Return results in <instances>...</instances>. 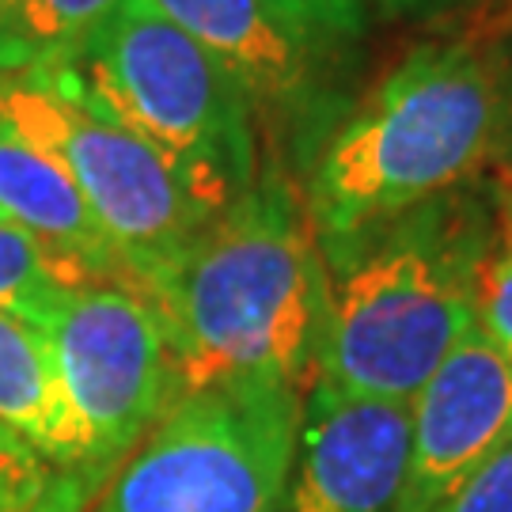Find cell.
Here are the masks:
<instances>
[{"mask_svg":"<svg viewBox=\"0 0 512 512\" xmlns=\"http://www.w3.org/2000/svg\"><path fill=\"white\" fill-rule=\"evenodd\" d=\"M296 27L323 42H353L365 35L372 0H274Z\"/></svg>","mask_w":512,"mask_h":512,"instance_id":"e0dca14e","label":"cell"},{"mask_svg":"<svg viewBox=\"0 0 512 512\" xmlns=\"http://www.w3.org/2000/svg\"><path fill=\"white\" fill-rule=\"evenodd\" d=\"M0 224H8V220H4V217H0Z\"/></svg>","mask_w":512,"mask_h":512,"instance_id":"44dd1931","label":"cell"},{"mask_svg":"<svg viewBox=\"0 0 512 512\" xmlns=\"http://www.w3.org/2000/svg\"><path fill=\"white\" fill-rule=\"evenodd\" d=\"M54 482V467L0 425V512H46Z\"/></svg>","mask_w":512,"mask_h":512,"instance_id":"2e32d148","label":"cell"},{"mask_svg":"<svg viewBox=\"0 0 512 512\" xmlns=\"http://www.w3.org/2000/svg\"><path fill=\"white\" fill-rule=\"evenodd\" d=\"M0 114L50 152L103 228L129 289H145L205 228L179 175L129 129L38 76H0Z\"/></svg>","mask_w":512,"mask_h":512,"instance_id":"52a82bcc","label":"cell"},{"mask_svg":"<svg viewBox=\"0 0 512 512\" xmlns=\"http://www.w3.org/2000/svg\"><path fill=\"white\" fill-rule=\"evenodd\" d=\"M175 27L239 84L255 114H304L323 84L330 42L308 35L274 0H156Z\"/></svg>","mask_w":512,"mask_h":512,"instance_id":"30bf717a","label":"cell"},{"mask_svg":"<svg viewBox=\"0 0 512 512\" xmlns=\"http://www.w3.org/2000/svg\"><path fill=\"white\" fill-rule=\"evenodd\" d=\"M501 69L471 42H425L327 133L304 213L319 255L467 186L497 152Z\"/></svg>","mask_w":512,"mask_h":512,"instance_id":"3957f363","label":"cell"},{"mask_svg":"<svg viewBox=\"0 0 512 512\" xmlns=\"http://www.w3.org/2000/svg\"><path fill=\"white\" fill-rule=\"evenodd\" d=\"M497 148H501V156H505V164H509V171H512V54H509L505 73H501V126H497ZM505 202H512V194Z\"/></svg>","mask_w":512,"mask_h":512,"instance_id":"ffe728a7","label":"cell"},{"mask_svg":"<svg viewBox=\"0 0 512 512\" xmlns=\"http://www.w3.org/2000/svg\"><path fill=\"white\" fill-rule=\"evenodd\" d=\"M0 4H4V0H0Z\"/></svg>","mask_w":512,"mask_h":512,"instance_id":"7402d4cb","label":"cell"},{"mask_svg":"<svg viewBox=\"0 0 512 512\" xmlns=\"http://www.w3.org/2000/svg\"><path fill=\"white\" fill-rule=\"evenodd\" d=\"M118 0H4L0 4V76L65 69Z\"/></svg>","mask_w":512,"mask_h":512,"instance_id":"4fadbf2b","label":"cell"},{"mask_svg":"<svg viewBox=\"0 0 512 512\" xmlns=\"http://www.w3.org/2000/svg\"><path fill=\"white\" fill-rule=\"evenodd\" d=\"M497 202L456 186L327 255L315 376L349 395L410 403L475 330Z\"/></svg>","mask_w":512,"mask_h":512,"instance_id":"7a4b0ae2","label":"cell"},{"mask_svg":"<svg viewBox=\"0 0 512 512\" xmlns=\"http://www.w3.org/2000/svg\"><path fill=\"white\" fill-rule=\"evenodd\" d=\"M410 459V403L311 380L293 475L277 512H395Z\"/></svg>","mask_w":512,"mask_h":512,"instance_id":"9c48e42d","label":"cell"},{"mask_svg":"<svg viewBox=\"0 0 512 512\" xmlns=\"http://www.w3.org/2000/svg\"><path fill=\"white\" fill-rule=\"evenodd\" d=\"M31 76L145 141L209 217L258 183L255 107L156 0H118L65 69Z\"/></svg>","mask_w":512,"mask_h":512,"instance_id":"277c9868","label":"cell"},{"mask_svg":"<svg viewBox=\"0 0 512 512\" xmlns=\"http://www.w3.org/2000/svg\"><path fill=\"white\" fill-rule=\"evenodd\" d=\"M0 217L27 232L73 281H122L118 258L65 167L0 114ZM126 285V281H122Z\"/></svg>","mask_w":512,"mask_h":512,"instance_id":"8fae6325","label":"cell"},{"mask_svg":"<svg viewBox=\"0 0 512 512\" xmlns=\"http://www.w3.org/2000/svg\"><path fill=\"white\" fill-rule=\"evenodd\" d=\"M0 425L54 467L57 482L46 512H61V497L80 467V437L57 384L46 334L8 308H0Z\"/></svg>","mask_w":512,"mask_h":512,"instance_id":"7c38bea8","label":"cell"},{"mask_svg":"<svg viewBox=\"0 0 512 512\" xmlns=\"http://www.w3.org/2000/svg\"><path fill=\"white\" fill-rule=\"evenodd\" d=\"M300 414L304 391L281 380L175 395L88 512H277Z\"/></svg>","mask_w":512,"mask_h":512,"instance_id":"5b68a950","label":"cell"},{"mask_svg":"<svg viewBox=\"0 0 512 512\" xmlns=\"http://www.w3.org/2000/svg\"><path fill=\"white\" fill-rule=\"evenodd\" d=\"M512 444V365L471 330L410 399V459L395 512H433Z\"/></svg>","mask_w":512,"mask_h":512,"instance_id":"ba28073f","label":"cell"},{"mask_svg":"<svg viewBox=\"0 0 512 512\" xmlns=\"http://www.w3.org/2000/svg\"><path fill=\"white\" fill-rule=\"evenodd\" d=\"M433 512H512V444Z\"/></svg>","mask_w":512,"mask_h":512,"instance_id":"ac0fdd59","label":"cell"},{"mask_svg":"<svg viewBox=\"0 0 512 512\" xmlns=\"http://www.w3.org/2000/svg\"><path fill=\"white\" fill-rule=\"evenodd\" d=\"M69 285H80L27 232L0 224V308L42 323Z\"/></svg>","mask_w":512,"mask_h":512,"instance_id":"5bb4252c","label":"cell"},{"mask_svg":"<svg viewBox=\"0 0 512 512\" xmlns=\"http://www.w3.org/2000/svg\"><path fill=\"white\" fill-rule=\"evenodd\" d=\"M387 19H429L440 12H452L467 0H372Z\"/></svg>","mask_w":512,"mask_h":512,"instance_id":"d6986e66","label":"cell"},{"mask_svg":"<svg viewBox=\"0 0 512 512\" xmlns=\"http://www.w3.org/2000/svg\"><path fill=\"white\" fill-rule=\"evenodd\" d=\"M478 330L512 365V202H497V232L478 281Z\"/></svg>","mask_w":512,"mask_h":512,"instance_id":"9a60e30c","label":"cell"},{"mask_svg":"<svg viewBox=\"0 0 512 512\" xmlns=\"http://www.w3.org/2000/svg\"><path fill=\"white\" fill-rule=\"evenodd\" d=\"M80 437L61 512H88L110 475L175 403V365L156 311L122 281L69 285L38 323Z\"/></svg>","mask_w":512,"mask_h":512,"instance_id":"8992f818","label":"cell"},{"mask_svg":"<svg viewBox=\"0 0 512 512\" xmlns=\"http://www.w3.org/2000/svg\"><path fill=\"white\" fill-rule=\"evenodd\" d=\"M141 296L164 327L179 395L228 380L308 391L327 315V266L304 202L277 164L205 220Z\"/></svg>","mask_w":512,"mask_h":512,"instance_id":"6da1fadb","label":"cell"}]
</instances>
